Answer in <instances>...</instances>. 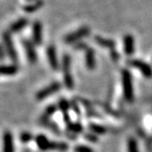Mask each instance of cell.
<instances>
[{
  "label": "cell",
  "instance_id": "obj_1",
  "mask_svg": "<svg viewBox=\"0 0 152 152\" xmlns=\"http://www.w3.org/2000/svg\"><path fill=\"white\" fill-rule=\"evenodd\" d=\"M122 83H123V91L124 96L127 102L131 103L134 100V89L131 74L128 71L124 70L122 72Z\"/></svg>",
  "mask_w": 152,
  "mask_h": 152
},
{
  "label": "cell",
  "instance_id": "obj_2",
  "mask_svg": "<svg viewBox=\"0 0 152 152\" xmlns=\"http://www.w3.org/2000/svg\"><path fill=\"white\" fill-rule=\"evenodd\" d=\"M62 71L64 84L68 89L73 88V79L71 73V57L65 54L62 58Z\"/></svg>",
  "mask_w": 152,
  "mask_h": 152
},
{
  "label": "cell",
  "instance_id": "obj_3",
  "mask_svg": "<svg viewBox=\"0 0 152 152\" xmlns=\"http://www.w3.org/2000/svg\"><path fill=\"white\" fill-rule=\"evenodd\" d=\"M2 40H3V45L5 47V50L7 51L8 57L14 62H16L18 61V54L14 46V42H13L11 34H10L9 31H6L2 34Z\"/></svg>",
  "mask_w": 152,
  "mask_h": 152
},
{
  "label": "cell",
  "instance_id": "obj_4",
  "mask_svg": "<svg viewBox=\"0 0 152 152\" xmlns=\"http://www.w3.org/2000/svg\"><path fill=\"white\" fill-rule=\"evenodd\" d=\"M60 89H61V83L58 82H54L50 83L49 86H47V87L39 91L36 94V99L38 101H42L45 98H47V97L50 96L51 94L57 93Z\"/></svg>",
  "mask_w": 152,
  "mask_h": 152
},
{
  "label": "cell",
  "instance_id": "obj_5",
  "mask_svg": "<svg viewBox=\"0 0 152 152\" xmlns=\"http://www.w3.org/2000/svg\"><path fill=\"white\" fill-rule=\"evenodd\" d=\"M89 34H90V28L88 27H82L79 29L72 32V33L67 35L64 38V41L68 43V44L69 43H73L84 37H87Z\"/></svg>",
  "mask_w": 152,
  "mask_h": 152
},
{
  "label": "cell",
  "instance_id": "obj_6",
  "mask_svg": "<svg viewBox=\"0 0 152 152\" xmlns=\"http://www.w3.org/2000/svg\"><path fill=\"white\" fill-rule=\"evenodd\" d=\"M22 44H23V47L25 49L27 58H28V61L31 64L35 63L37 61L38 57H37V52H36V49H35L33 41L28 40V39H23Z\"/></svg>",
  "mask_w": 152,
  "mask_h": 152
},
{
  "label": "cell",
  "instance_id": "obj_7",
  "mask_svg": "<svg viewBox=\"0 0 152 152\" xmlns=\"http://www.w3.org/2000/svg\"><path fill=\"white\" fill-rule=\"evenodd\" d=\"M130 64H131L133 67L138 69L140 71V72L142 73L146 78L152 77V68L148 63H146L142 61H139V60H133L130 61Z\"/></svg>",
  "mask_w": 152,
  "mask_h": 152
},
{
  "label": "cell",
  "instance_id": "obj_8",
  "mask_svg": "<svg viewBox=\"0 0 152 152\" xmlns=\"http://www.w3.org/2000/svg\"><path fill=\"white\" fill-rule=\"evenodd\" d=\"M32 39L35 45H41L42 43V24L40 21L36 20L32 26Z\"/></svg>",
  "mask_w": 152,
  "mask_h": 152
},
{
  "label": "cell",
  "instance_id": "obj_9",
  "mask_svg": "<svg viewBox=\"0 0 152 152\" xmlns=\"http://www.w3.org/2000/svg\"><path fill=\"white\" fill-rule=\"evenodd\" d=\"M3 152H15L12 133L6 131L3 135Z\"/></svg>",
  "mask_w": 152,
  "mask_h": 152
},
{
  "label": "cell",
  "instance_id": "obj_10",
  "mask_svg": "<svg viewBox=\"0 0 152 152\" xmlns=\"http://www.w3.org/2000/svg\"><path fill=\"white\" fill-rule=\"evenodd\" d=\"M47 56H48V60H49L50 67L54 71H57L59 69V61H58V58H57V52H56L55 47L54 46H49L48 47Z\"/></svg>",
  "mask_w": 152,
  "mask_h": 152
},
{
  "label": "cell",
  "instance_id": "obj_11",
  "mask_svg": "<svg viewBox=\"0 0 152 152\" xmlns=\"http://www.w3.org/2000/svg\"><path fill=\"white\" fill-rule=\"evenodd\" d=\"M28 20L25 18H21L10 25L8 31L10 33H17V32L22 30L26 26H28Z\"/></svg>",
  "mask_w": 152,
  "mask_h": 152
},
{
  "label": "cell",
  "instance_id": "obj_12",
  "mask_svg": "<svg viewBox=\"0 0 152 152\" xmlns=\"http://www.w3.org/2000/svg\"><path fill=\"white\" fill-rule=\"evenodd\" d=\"M36 144L38 148L42 150V151H46V150H50V141L44 136V135H38L36 137Z\"/></svg>",
  "mask_w": 152,
  "mask_h": 152
},
{
  "label": "cell",
  "instance_id": "obj_13",
  "mask_svg": "<svg viewBox=\"0 0 152 152\" xmlns=\"http://www.w3.org/2000/svg\"><path fill=\"white\" fill-rule=\"evenodd\" d=\"M125 51L127 55H131L134 52V38L131 35H126L124 39Z\"/></svg>",
  "mask_w": 152,
  "mask_h": 152
},
{
  "label": "cell",
  "instance_id": "obj_14",
  "mask_svg": "<svg viewBox=\"0 0 152 152\" xmlns=\"http://www.w3.org/2000/svg\"><path fill=\"white\" fill-rule=\"evenodd\" d=\"M85 62L86 67L89 70H93L95 67V57H94V51L92 49H88L86 50L85 55Z\"/></svg>",
  "mask_w": 152,
  "mask_h": 152
},
{
  "label": "cell",
  "instance_id": "obj_15",
  "mask_svg": "<svg viewBox=\"0 0 152 152\" xmlns=\"http://www.w3.org/2000/svg\"><path fill=\"white\" fill-rule=\"evenodd\" d=\"M18 68L15 64L11 65H0V74L3 75H14L18 72Z\"/></svg>",
  "mask_w": 152,
  "mask_h": 152
},
{
  "label": "cell",
  "instance_id": "obj_16",
  "mask_svg": "<svg viewBox=\"0 0 152 152\" xmlns=\"http://www.w3.org/2000/svg\"><path fill=\"white\" fill-rule=\"evenodd\" d=\"M43 0H36L33 3L31 4H28L27 6H25L23 7L24 11L27 12V13H33V12H36L37 10L40 9L43 6Z\"/></svg>",
  "mask_w": 152,
  "mask_h": 152
},
{
  "label": "cell",
  "instance_id": "obj_17",
  "mask_svg": "<svg viewBox=\"0 0 152 152\" xmlns=\"http://www.w3.org/2000/svg\"><path fill=\"white\" fill-rule=\"evenodd\" d=\"M95 41L98 43L99 45L103 46V47H105V48H111L113 49L115 47V42L111 39H104L102 37H95Z\"/></svg>",
  "mask_w": 152,
  "mask_h": 152
},
{
  "label": "cell",
  "instance_id": "obj_18",
  "mask_svg": "<svg viewBox=\"0 0 152 152\" xmlns=\"http://www.w3.org/2000/svg\"><path fill=\"white\" fill-rule=\"evenodd\" d=\"M55 111H56V106L55 105H50V106H48L46 108L44 114H43V115H42V118H41L42 122H46L47 123L48 122L47 120L54 113H55Z\"/></svg>",
  "mask_w": 152,
  "mask_h": 152
},
{
  "label": "cell",
  "instance_id": "obj_19",
  "mask_svg": "<svg viewBox=\"0 0 152 152\" xmlns=\"http://www.w3.org/2000/svg\"><path fill=\"white\" fill-rule=\"evenodd\" d=\"M127 152H138L137 141L132 137L127 139Z\"/></svg>",
  "mask_w": 152,
  "mask_h": 152
},
{
  "label": "cell",
  "instance_id": "obj_20",
  "mask_svg": "<svg viewBox=\"0 0 152 152\" xmlns=\"http://www.w3.org/2000/svg\"><path fill=\"white\" fill-rule=\"evenodd\" d=\"M58 106H59V108H60V109H61L64 114H68L69 109H70V104H69L66 100H64V99L60 100Z\"/></svg>",
  "mask_w": 152,
  "mask_h": 152
},
{
  "label": "cell",
  "instance_id": "obj_21",
  "mask_svg": "<svg viewBox=\"0 0 152 152\" xmlns=\"http://www.w3.org/2000/svg\"><path fill=\"white\" fill-rule=\"evenodd\" d=\"M91 127V130L94 133H97V134H104L105 132V128L102 126H99V125H96V124H92L90 126Z\"/></svg>",
  "mask_w": 152,
  "mask_h": 152
},
{
  "label": "cell",
  "instance_id": "obj_22",
  "mask_svg": "<svg viewBox=\"0 0 152 152\" xmlns=\"http://www.w3.org/2000/svg\"><path fill=\"white\" fill-rule=\"evenodd\" d=\"M32 135L28 132H23V133H21L20 135V140L22 141L23 143H28L29 142V141L32 139Z\"/></svg>",
  "mask_w": 152,
  "mask_h": 152
},
{
  "label": "cell",
  "instance_id": "obj_23",
  "mask_svg": "<svg viewBox=\"0 0 152 152\" xmlns=\"http://www.w3.org/2000/svg\"><path fill=\"white\" fill-rule=\"evenodd\" d=\"M74 152H94L92 148L87 146H77L74 148Z\"/></svg>",
  "mask_w": 152,
  "mask_h": 152
},
{
  "label": "cell",
  "instance_id": "obj_24",
  "mask_svg": "<svg viewBox=\"0 0 152 152\" xmlns=\"http://www.w3.org/2000/svg\"><path fill=\"white\" fill-rule=\"evenodd\" d=\"M6 50H5V47L4 45L0 44V61H3L5 60L6 58Z\"/></svg>",
  "mask_w": 152,
  "mask_h": 152
},
{
  "label": "cell",
  "instance_id": "obj_25",
  "mask_svg": "<svg viewBox=\"0 0 152 152\" xmlns=\"http://www.w3.org/2000/svg\"><path fill=\"white\" fill-rule=\"evenodd\" d=\"M27 1H33L34 2V1H36V0H27Z\"/></svg>",
  "mask_w": 152,
  "mask_h": 152
}]
</instances>
